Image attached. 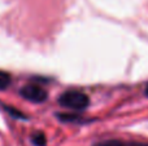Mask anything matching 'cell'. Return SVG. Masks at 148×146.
Segmentation results:
<instances>
[{
	"label": "cell",
	"mask_w": 148,
	"mask_h": 146,
	"mask_svg": "<svg viewBox=\"0 0 148 146\" xmlns=\"http://www.w3.org/2000/svg\"><path fill=\"white\" fill-rule=\"evenodd\" d=\"M4 109L10 116H13V118H16V119H26V116L23 115V113H21L20 110H16V109L12 107V106H4Z\"/></svg>",
	"instance_id": "cell-4"
},
{
	"label": "cell",
	"mask_w": 148,
	"mask_h": 146,
	"mask_svg": "<svg viewBox=\"0 0 148 146\" xmlns=\"http://www.w3.org/2000/svg\"><path fill=\"white\" fill-rule=\"evenodd\" d=\"M31 142H33V145H35V146H44L46 142H47V140H46V136L39 132V133L33 135V137H31Z\"/></svg>",
	"instance_id": "cell-3"
},
{
	"label": "cell",
	"mask_w": 148,
	"mask_h": 146,
	"mask_svg": "<svg viewBox=\"0 0 148 146\" xmlns=\"http://www.w3.org/2000/svg\"><path fill=\"white\" fill-rule=\"evenodd\" d=\"M20 95H21V97H23L25 100L35 102V103L44 102V101L47 100V92L43 88L38 87V85H35V84H29V85L22 87L20 91Z\"/></svg>",
	"instance_id": "cell-2"
},
{
	"label": "cell",
	"mask_w": 148,
	"mask_h": 146,
	"mask_svg": "<svg viewBox=\"0 0 148 146\" xmlns=\"http://www.w3.org/2000/svg\"><path fill=\"white\" fill-rule=\"evenodd\" d=\"M146 96L148 97V85H147V88H146Z\"/></svg>",
	"instance_id": "cell-7"
},
{
	"label": "cell",
	"mask_w": 148,
	"mask_h": 146,
	"mask_svg": "<svg viewBox=\"0 0 148 146\" xmlns=\"http://www.w3.org/2000/svg\"><path fill=\"white\" fill-rule=\"evenodd\" d=\"M59 103L72 110H84L88 106L90 100L84 93L78 91H68L59 97Z\"/></svg>",
	"instance_id": "cell-1"
},
{
	"label": "cell",
	"mask_w": 148,
	"mask_h": 146,
	"mask_svg": "<svg viewBox=\"0 0 148 146\" xmlns=\"http://www.w3.org/2000/svg\"><path fill=\"white\" fill-rule=\"evenodd\" d=\"M10 84V76L4 71H0V91L8 88Z\"/></svg>",
	"instance_id": "cell-5"
},
{
	"label": "cell",
	"mask_w": 148,
	"mask_h": 146,
	"mask_svg": "<svg viewBox=\"0 0 148 146\" xmlns=\"http://www.w3.org/2000/svg\"><path fill=\"white\" fill-rule=\"evenodd\" d=\"M94 146H126V144L121 140H105V141L97 142Z\"/></svg>",
	"instance_id": "cell-6"
}]
</instances>
